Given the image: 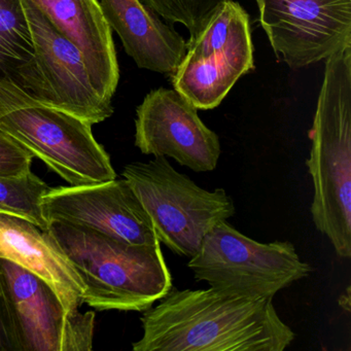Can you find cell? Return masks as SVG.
Here are the masks:
<instances>
[{
  "instance_id": "16",
  "label": "cell",
  "mask_w": 351,
  "mask_h": 351,
  "mask_svg": "<svg viewBox=\"0 0 351 351\" xmlns=\"http://www.w3.org/2000/svg\"><path fill=\"white\" fill-rule=\"evenodd\" d=\"M0 79L38 97L40 82L22 0H0Z\"/></svg>"
},
{
  "instance_id": "15",
  "label": "cell",
  "mask_w": 351,
  "mask_h": 351,
  "mask_svg": "<svg viewBox=\"0 0 351 351\" xmlns=\"http://www.w3.org/2000/svg\"><path fill=\"white\" fill-rule=\"evenodd\" d=\"M102 13L139 69L171 77L186 52V42L143 0H101Z\"/></svg>"
},
{
  "instance_id": "6",
  "label": "cell",
  "mask_w": 351,
  "mask_h": 351,
  "mask_svg": "<svg viewBox=\"0 0 351 351\" xmlns=\"http://www.w3.org/2000/svg\"><path fill=\"white\" fill-rule=\"evenodd\" d=\"M188 267L196 280L250 298H273L312 271L291 242L261 243L227 221L204 236Z\"/></svg>"
},
{
  "instance_id": "20",
  "label": "cell",
  "mask_w": 351,
  "mask_h": 351,
  "mask_svg": "<svg viewBox=\"0 0 351 351\" xmlns=\"http://www.w3.org/2000/svg\"><path fill=\"white\" fill-rule=\"evenodd\" d=\"M0 351H20L9 302L0 279Z\"/></svg>"
},
{
  "instance_id": "13",
  "label": "cell",
  "mask_w": 351,
  "mask_h": 351,
  "mask_svg": "<svg viewBox=\"0 0 351 351\" xmlns=\"http://www.w3.org/2000/svg\"><path fill=\"white\" fill-rule=\"evenodd\" d=\"M0 258L11 261L44 280L67 312L79 311L85 287L49 230L0 213Z\"/></svg>"
},
{
  "instance_id": "4",
  "label": "cell",
  "mask_w": 351,
  "mask_h": 351,
  "mask_svg": "<svg viewBox=\"0 0 351 351\" xmlns=\"http://www.w3.org/2000/svg\"><path fill=\"white\" fill-rule=\"evenodd\" d=\"M92 126L38 101L10 80L0 79V130L71 186L117 178L110 155L96 141Z\"/></svg>"
},
{
  "instance_id": "7",
  "label": "cell",
  "mask_w": 351,
  "mask_h": 351,
  "mask_svg": "<svg viewBox=\"0 0 351 351\" xmlns=\"http://www.w3.org/2000/svg\"><path fill=\"white\" fill-rule=\"evenodd\" d=\"M254 51L250 16L227 0L186 43V55L171 75L174 90L197 110H213L242 75L254 71Z\"/></svg>"
},
{
  "instance_id": "21",
  "label": "cell",
  "mask_w": 351,
  "mask_h": 351,
  "mask_svg": "<svg viewBox=\"0 0 351 351\" xmlns=\"http://www.w3.org/2000/svg\"><path fill=\"white\" fill-rule=\"evenodd\" d=\"M339 305L345 310V311H350V289L347 287L346 293H343L339 299Z\"/></svg>"
},
{
  "instance_id": "2",
  "label": "cell",
  "mask_w": 351,
  "mask_h": 351,
  "mask_svg": "<svg viewBox=\"0 0 351 351\" xmlns=\"http://www.w3.org/2000/svg\"><path fill=\"white\" fill-rule=\"evenodd\" d=\"M306 161L312 219L337 256H351V47L326 60Z\"/></svg>"
},
{
  "instance_id": "17",
  "label": "cell",
  "mask_w": 351,
  "mask_h": 351,
  "mask_svg": "<svg viewBox=\"0 0 351 351\" xmlns=\"http://www.w3.org/2000/svg\"><path fill=\"white\" fill-rule=\"evenodd\" d=\"M48 190V184L32 171L17 178L0 176V213L21 217L49 230L43 211V198Z\"/></svg>"
},
{
  "instance_id": "3",
  "label": "cell",
  "mask_w": 351,
  "mask_h": 351,
  "mask_svg": "<svg viewBox=\"0 0 351 351\" xmlns=\"http://www.w3.org/2000/svg\"><path fill=\"white\" fill-rule=\"evenodd\" d=\"M85 287L83 304L98 311L143 312L172 289L161 243L141 245L66 223H50Z\"/></svg>"
},
{
  "instance_id": "19",
  "label": "cell",
  "mask_w": 351,
  "mask_h": 351,
  "mask_svg": "<svg viewBox=\"0 0 351 351\" xmlns=\"http://www.w3.org/2000/svg\"><path fill=\"white\" fill-rule=\"evenodd\" d=\"M34 156L0 130V176L17 178L32 171Z\"/></svg>"
},
{
  "instance_id": "11",
  "label": "cell",
  "mask_w": 351,
  "mask_h": 351,
  "mask_svg": "<svg viewBox=\"0 0 351 351\" xmlns=\"http://www.w3.org/2000/svg\"><path fill=\"white\" fill-rule=\"evenodd\" d=\"M43 211L49 227L66 223L131 244L160 243L149 215L125 178L49 188Z\"/></svg>"
},
{
  "instance_id": "9",
  "label": "cell",
  "mask_w": 351,
  "mask_h": 351,
  "mask_svg": "<svg viewBox=\"0 0 351 351\" xmlns=\"http://www.w3.org/2000/svg\"><path fill=\"white\" fill-rule=\"evenodd\" d=\"M275 56L298 69L351 47V0H256Z\"/></svg>"
},
{
  "instance_id": "12",
  "label": "cell",
  "mask_w": 351,
  "mask_h": 351,
  "mask_svg": "<svg viewBox=\"0 0 351 351\" xmlns=\"http://www.w3.org/2000/svg\"><path fill=\"white\" fill-rule=\"evenodd\" d=\"M135 147L143 155L170 157L196 172L213 171L221 157L217 133L198 110L176 90L149 92L137 108Z\"/></svg>"
},
{
  "instance_id": "5",
  "label": "cell",
  "mask_w": 351,
  "mask_h": 351,
  "mask_svg": "<svg viewBox=\"0 0 351 351\" xmlns=\"http://www.w3.org/2000/svg\"><path fill=\"white\" fill-rule=\"evenodd\" d=\"M123 178L145 207L160 243L178 256L192 258L204 236L236 213L223 189L209 192L200 188L176 171L166 157L128 164Z\"/></svg>"
},
{
  "instance_id": "18",
  "label": "cell",
  "mask_w": 351,
  "mask_h": 351,
  "mask_svg": "<svg viewBox=\"0 0 351 351\" xmlns=\"http://www.w3.org/2000/svg\"><path fill=\"white\" fill-rule=\"evenodd\" d=\"M170 25L182 24L194 40L227 0H143Z\"/></svg>"
},
{
  "instance_id": "10",
  "label": "cell",
  "mask_w": 351,
  "mask_h": 351,
  "mask_svg": "<svg viewBox=\"0 0 351 351\" xmlns=\"http://www.w3.org/2000/svg\"><path fill=\"white\" fill-rule=\"evenodd\" d=\"M29 24L40 86L36 100L91 125L114 114L112 102L99 95L81 51L63 36L32 0H22Z\"/></svg>"
},
{
  "instance_id": "1",
  "label": "cell",
  "mask_w": 351,
  "mask_h": 351,
  "mask_svg": "<svg viewBox=\"0 0 351 351\" xmlns=\"http://www.w3.org/2000/svg\"><path fill=\"white\" fill-rule=\"evenodd\" d=\"M134 351H283L295 338L273 298L223 289H170L143 311Z\"/></svg>"
},
{
  "instance_id": "14",
  "label": "cell",
  "mask_w": 351,
  "mask_h": 351,
  "mask_svg": "<svg viewBox=\"0 0 351 351\" xmlns=\"http://www.w3.org/2000/svg\"><path fill=\"white\" fill-rule=\"evenodd\" d=\"M53 25L77 47L96 91L112 102L120 80L112 28L98 0H32Z\"/></svg>"
},
{
  "instance_id": "8",
  "label": "cell",
  "mask_w": 351,
  "mask_h": 351,
  "mask_svg": "<svg viewBox=\"0 0 351 351\" xmlns=\"http://www.w3.org/2000/svg\"><path fill=\"white\" fill-rule=\"evenodd\" d=\"M20 351H91L95 312L69 313L55 291L15 263L0 258Z\"/></svg>"
}]
</instances>
